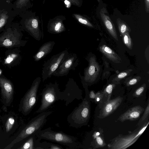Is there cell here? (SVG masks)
<instances>
[{"label": "cell", "mask_w": 149, "mask_h": 149, "mask_svg": "<svg viewBox=\"0 0 149 149\" xmlns=\"http://www.w3.org/2000/svg\"><path fill=\"white\" fill-rule=\"evenodd\" d=\"M83 85L85 88V97L67 118V121L69 124V126L76 128L87 125L90 118L91 105L88 96L89 92L87 85Z\"/></svg>", "instance_id": "1"}, {"label": "cell", "mask_w": 149, "mask_h": 149, "mask_svg": "<svg viewBox=\"0 0 149 149\" xmlns=\"http://www.w3.org/2000/svg\"><path fill=\"white\" fill-rule=\"evenodd\" d=\"M52 112V111H45L32 118L24 126L17 136L5 149H10L15 143L27 139L34 134L38 133L41 130L46 123L47 117Z\"/></svg>", "instance_id": "2"}, {"label": "cell", "mask_w": 149, "mask_h": 149, "mask_svg": "<svg viewBox=\"0 0 149 149\" xmlns=\"http://www.w3.org/2000/svg\"><path fill=\"white\" fill-rule=\"evenodd\" d=\"M49 127L40 130L36 135V137L47 140L71 148H79L80 144L77 142V138L64 133L62 131L56 132Z\"/></svg>", "instance_id": "3"}, {"label": "cell", "mask_w": 149, "mask_h": 149, "mask_svg": "<svg viewBox=\"0 0 149 149\" xmlns=\"http://www.w3.org/2000/svg\"><path fill=\"white\" fill-rule=\"evenodd\" d=\"M23 36L19 28L13 26L8 27L0 34V47L10 49L24 47L27 41L23 39Z\"/></svg>", "instance_id": "4"}, {"label": "cell", "mask_w": 149, "mask_h": 149, "mask_svg": "<svg viewBox=\"0 0 149 149\" xmlns=\"http://www.w3.org/2000/svg\"><path fill=\"white\" fill-rule=\"evenodd\" d=\"M61 94L57 82L46 84L41 93V103L36 113L45 111L56 101L62 100Z\"/></svg>", "instance_id": "5"}, {"label": "cell", "mask_w": 149, "mask_h": 149, "mask_svg": "<svg viewBox=\"0 0 149 149\" xmlns=\"http://www.w3.org/2000/svg\"><path fill=\"white\" fill-rule=\"evenodd\" d=\"M41 81L40 77L36 78L20 100L18 110L24 116L29 114L37 102V93Z\"/></svg>", "instance_id": "6"}, {"label": "cell", "mask_w": 149, "mask_h": 149, "mask_svg": "<svg viewBox=\"0 0 149 149\" xmlns=\"http://www.w3.org/2000/svg\"><path fill=\"white\" fill-rule=\"evenodd\" d=\"M146 122L142 125L127 135H119L108 145L109 149H125L133 144L144 131L149 124Z\"/></svg>", "instance_id": "7"}, {"label": "cell", "mask_w": 149, "mask_h": 149, "mask_svg": "<svg viewBox=\"0 0 149 149\" xmlns=\"http://www.w3.org/2000/svg\"><path fill=\"white\" fill-rule=\"evenodd\" d=\"M69 53L67 49L53 56L43 65L42 78L43 82L50 78Z\"/></svg>", "instance_id": "8"}, {"label": "cell", "mask_w": 149, "mask_h": 149, "mask_svg": "<svg viewBox=\"0 0 149 149\" xmlns=\"http://www.w3.org/2000/svg\"><path fill=\"white\" fill-rule=\"evenodd\" d=\"M62 100L65 101V105L68 106L75 99H83L82 91L80 89L74 80L69 78L65 86V90L61 92Z\"/></svg>", "instance_id": "9"}, {"label": "cell", "mask_w": 149, "mask_h": 149, "mask_svg": "<svg viewBox=\"0 0 149 149\" xmlns=\"http://www.w3.org/2000/svg\"><path fill=\"white\" fill-rule=\"evenodd\" d=\"M79 60L76 54H69L60 64L53 75L62 77L67 75L71 70H75L79 64Z\"/></svg>", "instance_id": "10"}, {"label": "cell", "mask_w": 149, "mask_h": 149, "mask_svg": "<svg viewBox=\"0 0 149 149\" xmlns=\"http://www.w3.org/2000/svg\"><path fill=\"white\" fill-rule=\"evenodd\" d=\"M0 88L2 102L6 106H10L12 102L14 88L12 82L3 75H0Z\"/></svg>", "instance_id": "11"}, {"label": "cell", "mask_w": 149, "mask_h": 149, "mask_svg": "<svg viewBox=\"0 0 149 149\" xmlns=\"http://www.w3.org/2000/svg\"><path fill=\"white\" fill-rule=\"evenodd\" d=\"M88 67L85 69L84 76L80 75L83 84L89 85L93 83L97 78L100 71V67L94 56H91L88 59Z\"/></svg>", "instance_id": "12"}, {"label": "cell", "mask_w": 149, "mask_h": 149, "mask_svg": "<svg viewBox=\"0 0 149 149\" xmlns=\"http://www.w3.org/2000/svg\"><path fill=\"white\" fill-rule=\"evenodd\" d=\"M22 58L21 51L19 48L8 49L5 52L1 63L4 67L11 68L19 65Z\"/></svg>", "instance_id": "13"}, {"label": "cell", "mask_w": 149, "mask_h": 149, "mask_svg": "<svg viewBox=\"0 0 149 149\" xmlns=\"http://www.w3.org/2000/svg\"><path fill=\"white\" fill-rule=\"evenodd\" d=\"M98 8V16L102 21L105 27L111 36L118 40L117 33L115 25L110 18L109 14L104 6L100 3Z\"/></svg>", "instance_id": "14"}, {"label": "cell", "mask_w": 149, "mask_h": 149, "mask_svg": "<svg viewBox=\"0 0 149 149\" xmlns=\"http://www.w3.org/2000/svg\"><path fill=\"white\" fill-rule=\"evenodd\" d=\"M123 98L118 96L111 100L106 101L101 108L98 117L103 118L112 113L121 103Z\"/></svg>", "instance_id": "15"}, {"label": "cell", "mask_w": 149, "mask_h": 149, "mask_svg": "<svg viewBox=\"0 0 149 149\" xmlns=\"http://www.w3.org/2000/svg\"><path fill=\"white\" fill-rule=\"evenodd\" d=\"M24 29L36 40L39 41L43 38L37 20L31 18L26 20L24 23Z\"/></svg>", "instance_id": "16"}, {"label": "cell", "mask_w": 149, "mask_h": 149, "mask_svg": "<svg viewBox=\"0 0 149 149\" xmlns=\"http://www.w3.org/2000/svg\"><path fill=\"white\" fill-rule=\"evenodd\" d=\"M144 111V109L140 105L134 107L129 109L121 115L118 118L117 120L123 122L127 120H136L139 118Z\"/></svg>", "instance_id": "17"}, {"label": "cell", "mask_w": 149, "mask_h": 149, "mask_svg": "<svg viewBox=\"0 0 149 149\" xmlns=\"http://www.w3.org/2000/svg\"><path fill=\"white\" fill-rule=\"evenodd\" d=\"M55 44L54 41H49L43 44L33 56L34 60L37 62L45 57L52 51Z\"/></svg>", "instance_id": "18"}, {"label": "cell", "mask_w": 149, "mask_h": 149, "mask_svg": "<svg viewBox=\"0 0 149 149\" xmlns=\"http://www.w3.org/2000/svg\"><path fill=\"white\" fill-rule=\"evenodd\" d=\"M99 48L101 52L110 60L115 63L121 62L120 57L109 47L103 45Z\"/></svg>", "instance_id": "19"}, {"label": "cell", "mask_w": 149, "mask_h": 149, "mask_svg": "<svg viewBox=\"0 0 149 149\" xmlns=\"http://www.w3.org/2000/svg\"><path fill=\"white\" fill-rule=\"evenodd\" d=\"M102 133L101 132H96L93 134V141L91 144L94 148L104 147L106 145Z\"/></svg>", "instance_id": "20"}, {"label": "cell", "mask_w": 149, "mask_h": 149, "mask_svg": "<svg viewBox=\"0 0 149 149\" xmlns=\"http://www.w3.org/2000/svg\"><path fill=\"white\" fill-rule=\"evenodd\" d=\"M65 30L64 25L62 22L60 21H56L52 23L48 27V31L52 34L60 33Z\"/></svg>", "instance_id": "21"}, {"label": "cell", "mask_w": 149, "mask_h": 149, "mask_svg": "<svg viewBox=\"0 0 149 149\" xmlns=\"http://www.w3.org/2000/svg\"><path fill=\"white\" fill-rule=\"evenodd\" d=\"M116 23L118 30L122 36L126 32H130L131 29L127 24L120 18L117 19Z\"/></svg>", "instance_id": "22"}, {"label": "cell", "mask_w": 149, "mask_h": 149, "mask_svg": "<svg viewBox=\"0 0 149 149\" xmlns=\"http://www.w3.org/2000/svg\"><path fill=\"white\" fill-rule=\"evenodd\" d=\"M115 86L114 84H109L106 86L103 91H102L107 99V101L110 100L112 92Z\"/></svg>", "instance_id": "23"}, {"label": "cell", "mask_w": 149, "mask_h": 149, "mask_svg": "<svg viewBox=\"0 0 149 149\" xmlns=\"http://www.w3.org/2000/svg\"><path fill=\"white\" fill-rule=\"evenodd\" d=\"M8 17V12L6 11H3L0 13V32L5 26Z\"/></svg>", "instance_id": "24"}, {"label": "cell", "mask_w": 149, "mask_h": 149, "mask_svg": "<svg viewBox=\"0 0 149 149\" xmlns=\"http://www.w3.org/2000/svg\"><path fill=\"white\" fill-rule=\"evenodd\" d=\"M123 40L124 43L130 49L132 48L133 44L130 37L129 32H126L123 36Z\"/></svg>", "instance_id": "25"}, {"label": "cell", "mask_w": 149, "mask_h": 149, "mask_svg": "<svg viewBox=\"0 0 149 149\" xmlns=\"http://www.w3.org/2000/svg\"><path fill=\"white\" fill-rule=\"evenodd\" d=\"M74 16L80 23L91 27H93L92 24L86 18L82 16L77 14H74Z\"/></svg>", "instance_id": "26"}, {"label": "cell", "mask_w": 149, "mask_h": 149, "mask_svg": "<svg viewBox=\"0 0 149 149\" xmlns=\"http://www.w3.org/2000/svg\"><path fill=\"white\" fill-rule=\"evenodd\" d=\"M144 113L142 116L140 118L138 124V125L139 126L142 125V124L147 119H148L149 114V104L148 101V105L146 109L144 110Z\"/></svg>", "instance_id": "27"}, {"label": "cell", "mask_w": 149, "mask_h": 149, "mask_svg": "<svg viewBox=\"0 0 149 149\" xmlns=\"http://www.w3.org/2000/svg\"><path fill=\"white\" fill-rule=\"evenodd\" d=\"M15 122V119L13 117H10L7 119L5 124L6 130L7 132L11 130Z\"/></svg>", "instance_id": "28"}, {"label": "cell", "mask_w": 149, "mask_h": 149, "mask_svg": "<svg viewBox=\"0 0 149 149\" xmlns=\"http://www.w3.org/2000/svg\"><path fill=\"white\" fill-rule=\"evenodd\" d=\"M105 98L107 99L102 91H98L95 93V96L94 101L95 103L98 104L99 105H100L102 103L103 100Z\"/></svg>", "instance_id": "29"}, {"label": "cell", "mask_w": 149, "mask_h": 149, "mask_svg": "<svg viewBox=\"0 0 149 149\" xmlns=\"http://www.w3.org/2000/svg\"><path fill=\"white\" fill-rule=\"evenodd\" d=\"M146 87V84H143L135 91L134 93V96L136 97H139L142 95Z\"/></svg>", "instance_id": "30"}, {"label": "cell", "mask_w": 149, "mask_h": 149, "mask_svg": "<svg viewBox=\"0 0 149 149\" xmlns=\"http://www.w3.org/2000/svg\"><path fill=\"white\" fill-rule=\"evenodd\" d=\"M131 70L129 71H126L121 72L118 74L117 76L114 79V81H118L121 79L125 77L128 74V73L130 72Z\"/></svg>", "instance_id": "31"}, {"label": "cell", "mask_w": 149, "mask_h": 149, "mask_svg": "<svg viewBox=\"0 0 149 149\" xmlns=\"http://www.w3.org/2000/svg\"><path fill=\"white\" fill-rule=\"evenodd\" d=\"M28 0H17L16 3V7L21 8L26 4Z\"/></svg>", "instance_id": "32"}, {"label": "cell", "mask_w": 149, "mask_h": 149, "mask_svg": "<svg viewBox=\"0 0 149 149\" xmlns=\"http://www.w3.org/2000/svg\"><path fill=\"white\" fill-rule=\"evenodd\" d=\"M138 80L137 78L132 79L126 83V85L128 86L134 85L137 83Z\"/></svg>", "instance_id": "33"}, {"label": "cell", "mask_w": 149, "mask_h": 149, "mask_svg": "<svg viewBox=\"0 0 149 149\" xmlns=\"http://www.w3.org/2000/svg\"><path fill=\"white\" fill-rule=\"evenodd\" d=\"M63 148L59 145L51 143L49 149H63Z\"/></svg>", "instance_id": "34"}, {"label": "cell", "mask_w": 149, "mask_h": 149, "mask_svg": "<svg viewBox=\"0 0 149 149\" xmlns=\"http://www.w3.org/2000/svg\"><path fill=\"white\" fill-rule=\"evenodd\" d=\"M88 96L90 101H92V100L94 101L95 96V93L93 91H91L90 92H89Z\"/></svg>", "instance_id": "35"}, {"label": "cell", "mask_w": 149, "mask_h": 149, "mask_svg": "<svg viewBox=\"0 0 149 149\" xmlns=\"http://www.w3.org/2000/svg\"><path fill=\"white\" fill-rule=\"evenodd\" d=\"M145 8L146 12L148 13L149 12V0H145Z\"/></svg>", "instance_id": "36"}, {"label": "cell", "mask_w": 149, "mask_h": 149, "mask_svg": "<svg viewBox=\"0 0 149 149\" xmlns=\"http://www.w3.org/2000/svg\"><path fill=\"white\" fill-rule=\"evenodd\" d=\"M72 2L73 4L77 6H79V0H66Z\"/></svg>", "instance_id": "37"}, {"label": "cell", "mask_w": 149, "mask_h": 149, "mask_svg": "<svg viewBox=\"0 0 149 149\" xmlns=\"http://www.w3.org/2000/svg\"><path fill=\"white\" fill-rule=\"evenodd\" d=\"M64 2L65 4L67 5V7H69V3H69V1L68 0H65L64 1Z\"/></svg>", "instance_id": "38"}, {"label": "cell", "mask_w": 149, "mask_h": 149, "mask_svg": "<svg viewBox=\"0 0 149 149\" xmlns=\"http://www.w3.org/2000/svg\"><path fill=\"white\" fill-rule=\"evenodd\" d=\"M2 61V59L1 57H0V62H1Z\"/></svg>", "instance_id": "39"}, {"label": "cell", "mask_w": 149, "mask_h": 149, "mask_svg": "<svg viewBox=\"0 0 149 149\" xmlns=\"http://www.w3.org/2000/svg\"><path fill=\"white\" fill-rule=\"evenodd\" d=\"M4 10H0V13H1L2 11H3Z\"/></svg>", "instance_id": "40"}, {"label": "cell", "mask_w": 149, "mask_h": 149, "mask_svg": "<svg viewBox=\"0 0 149 149\" xmlns=\"http://www.w3.org/2000/svg\"><path fill=\"white\" fill-rule=\"evenodd\" d=\"M1 70L0 69V75L1 74Z\"/></svg>", "instance_id": "41"}]
</instances>
